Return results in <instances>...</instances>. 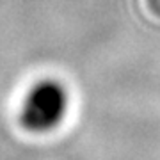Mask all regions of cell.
Wrapping results in <instances>:
<instances>
[{
    "mask_svg": "<svg viewBox=\"0 0 160 160\" xmlns=\"http://www.w3.org/2000/svg\"><path fill=\"white\" fill-rule=\"evenodd\" d=\"M69 109V94L62 82L43 78L30 87L20 107V123L30 133H50L62 125Z\"/></svg>",
    "mask_w": 160,
    "mask_h": 160,
    "instance_id": "obj_1",
    "label": "cell"
}]
</instances>
